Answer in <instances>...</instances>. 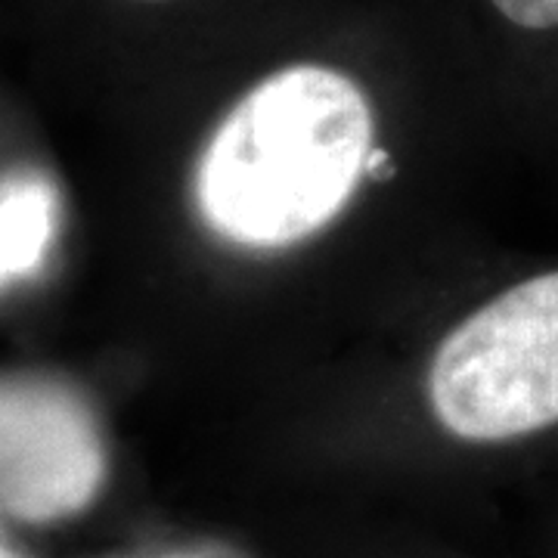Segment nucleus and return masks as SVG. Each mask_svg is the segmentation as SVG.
Segmentation results:
<instances>
[{"label":"nucleus","instance_id":"5","mask_svg":"<svg viewBox=\"0 0 558 558\" xmlns=\"http://www.w3.org/2000/svg\"><path fill=\"white\" fill-rule=\"evenodd\" d=\"M512 25L527 32L558 28V0H490Z\"/></svg>","mask_w":558,"mask_h":558},{"label":"nucleus","instance_id":"3","mask_svg":"<svg viewBox=\"0 0 558 558\" xmlns=\"http://www.w3.org/2000/svg\"><path fill=\"white\" fill-rule=\"evenodd\" d=\"M106 475L100 416L78 385L44 369H0V512L22 524L75 519Z\"/></svg>","mask_w":558,"mask_h":558},{"label":"nucleus","instance_id":"2","mask_svg":"<svg viewBox=\"0 0 558 558\" xmlns=\"http://www.w3.org/2000/svg\"><path fill=\"white\" fill-rule=\"evenodd\" d=\"M425 388L438 425L462 444L558 428V270L502 289L453 326Z\"/></svg>","mask_w":558,"mask_h":558},{"label":"nucleus","instance_id":"4","mask_svg":"<svg viewBox=\"0 0 558 558\" xmlns=\"http://www.w3.org/2000/svg\"><path fill=\"white\" fill-rule=\"evenodd\" d=\"M57 227L53 186L38 174H16L0 186V282L32 274Z\"/></svg>","mask_w":558,"mask_h":558},{"label":"nucleus","instance_id":"7","mask_svg":"<svg viewBox=\"0 0 558 558\" xmlns=\"http://www.w3.org/2000/svg\"><path fill=\"white\" fill-rule=\"evenodd\" d=\"M143 3H159V0H143Z\"/></svg>","mask_w":558,"mask_h":558},{"label":"nucleus","instance_id":"1","mask_svg":"<svg viewBox=\"0 0 558 558\" xmlns=\"http://www.w3.org/2000/svg\"><path fill=\"white\" fill-rule=\"evenodd\" d=\"M373 153V109L339 69L299 62L258 81L215 128L196 168L205 223L248 248H282L344 208Z\"/></svg>","mask_w":558,"mask_h":558},{"label":"nucleus","instance_id":"6","mask_svg":"<svg viewBox=\"0 0 558 558\" xmlns=\"http://www.w3.org/2000/svg\"><path fill=\"white\" fill-rule=\"evenodd\" d=\"M0 558H28L25 553H20L10 539L3 537V531H0Z\"/></svg>","mask_w":558,"mask_h":558}]
</instances>
